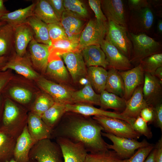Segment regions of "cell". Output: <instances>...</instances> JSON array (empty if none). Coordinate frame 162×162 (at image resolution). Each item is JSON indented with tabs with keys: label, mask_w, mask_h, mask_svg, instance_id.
<instances>
[{
	"label": "cell",
	"mask_w": 162,
	"mask_h": 162,
	"mask_svg": "<svg viewBox=\"0 0 162 162\" xmlns=\"http://www.w3.org/2000/svg\"><path fill=\"white\" fill-rule=\"evenodd\" d=\"M102 127L90 116L66 112L53 130L51 139L62 137L81 142L88 153L109 150L102 137Z\"/></svg>",
	"instance_id": "obj_1"
},
{
	"label": "cell",
	"mask_w": 162,
	"mask_h": 162,
	"mask_svg": "<svg viewBox=\"0 0 162 162\" xmlns=\"http://www.w3.org/2000/svg\"><path fill=\"white\" fill-rule=\"evenodd\" d=\"M28 113L26 108L5 97L0 128L17 139L27 125Z\"/></svg>",
	"instance_id": "obj_2"
},
{
	"label": "cell",
	"mask_w": 162,
	"mask_h": 162,
	"mask_svg": "<svg viewBox=\"0 0 162 162\" xmlns=\"http://www.w3.org/2000/svg\"><path fill=\"white\" fill-rule=\"evenodd\" d=\"M132 49L130 61L131 64H139L144 58L154 54L162 53V44L147 34H134L128 32Z\"/></svg>",
	"instance_id": "obj_3"
},
{
	"label": "cell",
	"mask_w": 162,
	"mask_h": 162,
	"mask_svg": "<svg viewBox=\"0 0 162 162\" xmlns=\"http://www.w3.org/2000/svg\"><path fill=\"white\" fill-rule=\"evenodd\" d=\"M29 157V160L35 162H64L60 146L50 139L36 142L31 148Z\"/></svg>",
	"instance_id": "obj_4"
},
{
	"label": "cell",
	"mask_w": 162,
	"mask_h": 162,
	"mask_svg": "<svg viewBox=\"0 0 162 162\" xmlns=\"http://www.w3.org/2000/svg\"><path fill=\"white\" fill-rule=\"evenodd\" d=\"M154 21V12L151 5L131 11L128 21V31L134 34L151 33Z\"/></svg>",
	"instance_id": "obj_5"
},
{
	"label": "cell",
	"mask_w": 162,
	"mask_h": 162,
	"mask_svg": "<svg viewBox=\"0 0 162 162\" xmlns=\"http://www.w3.org/2000/svg\"><path fill=\"white\" fill-rule=\"evenodd\" d=\"M92 118L102 127L106 133L117 136L137 140L141 136L129 123L124 120L101 116H94Z\"/></svg>",
	"instance_id": "obj_6"
},
{
	"label": "cell",
	"mask_w": 162,
	"mask_h": 162,
	"mask_svg": "<svg viewBox=\"0 0 162 162\" xmlns=\"http://www.w3.org/2000/svg\"><path fill=\"white\" fill-rule=\"evenodd\" d=\"M105 38L113 44L124 55L130 59L132 45L128 34V28L107 20Z\"/></svg>",
	"instance_id": "obj_7"
},
{
	"label": "cell",
	"mask_w": 162,
	"mask_h": 162,
	"mask_svg": "<svg viewBox=\"0 0 162 162\" xmlns=\"http://www.w3.org/2000/svg\"><path fill=\"white\" fill-rule=\"evenodd\" d=\"M101 134L110 140L113 143L112 145L108 144V148L113 149L123 159L129 158L136 149L152 144L148 142L145 139L141 142H139L137 140L118 137L106 132H102Z\"/></svg>",
	"instance_id": "obj_8"
},
{
	"label": "cell",
	"mask_w": 162,
	"mask_h": 162,
	"mask_svg": "<svg viewBox=\"0 0 162 162\" xmlns=\"http://www.w3.org/2000/svg\"><path fill=\"white\" fill-rule=\"evenodd\" d=\"M107 22H98L96 18L90 19L88 22L80 37L78 45L80 51L89 45H100L106 36Z\"/></svg>",
	"instance_id": "obj_9"
},
{
	"label": "cell",
	"mask_w": 162,
	"mask_h": 162,
	"mask_svg": "<svg viewBox=\"0 0 162 162\" xmlns=\"http://www.w3.org/2000/svg\"><path fill=\"white\" fill-rule=\"evenodd\" d=\"M35 82L39 87L49 94L55 102L65 105L73 104L72 94L74 91L70 88L41 76Z\"/></svg>",
	"instance_id": "obj_10"
},
{
	"label": "cell",
	"mask_w": 162,
	"mask_h": 162,
	"mask_svg": "<svg viewBox=\"0 0 162 162\" xmlns=\"http://www.w3.org/2000/svg\"><path fill=\"white\" fill-rule=\"evenodd\" d=\"M8 69L13 70L29 80L36 81L40 76L33 67L27 52L22 57L18 56L16 52L9 56L7 63L1 70L4 71Z\"/></svg>",
	"instance_id": "obj_11"
},
{
	"label": "cell",
	"mask_w": 162,
	"mask_h": 162,
	"mask_svg": "<svg viewBox=\"0 0 162 162\" xmlns=\"http://www.w3.org/2000/svg\"><path fill=\"white\" fill-rule=\"evenodd\" d=\"M100 45L105 55L109 68L124 71L133 68L130 60L107 40L105 38Z\"/></svg>",
	"instance_id": "obj_12"
},
{
	"label": "cell",
	"mask_w": 162,
	"mask_h": 162,
	"mask_svg": "<svg viewBox=\"0 0 162 162\" xmlns=\"http://www.w3.org/2000/svg\"><path fill=\"white\" fill-rule=\"evenodd\" d=\"M60 56L62 57L74 82L76 83L83 78H86L87 69L81 51H70Z\"/></svg>",
	"instance_id": "obj_13"
},
{
	"label": "cell",
	"mask_w": 162,
	"mask_h": 162,
	"mask_svg": "<svg viewBox=\"0 0 162 162\" xmlns=\"http://www.w3.org/2000/svg\"><path fill=\"white\" fill-rule=\"evenodd\" d=\"M28 47V55L33 67L36 70L45 73L50 54L49 46L37 42L34 38Z\"/></svg>",
	"instance_id": "obj_14"
},
{
	"label": "cell",
	"mask_w": 162,
	"mask_h": 162,
	"mask_svg": "<svg viewBox=\"0 0 162 162\" xmlns=\"http://www.w3.org/2000/svg\"><path fill=\"white\" fill-rule=\"evenodd\" d=\"M55 139L61 149L64 162H84L88 153L82 143H74L62 137Z\"/></svg>",
	"instance_id": "obj_15"
},
{
	"label": "cell",
	"mask_w": 162,
	"mask_h": 162,
	"mask_svg": "<svg viewBox=\"0 0 162 162\" xmlns=\"http://www.w3.org/2000/svg\"><path fill=\"white\" fill-rule=\"evenodd\" d=\"M142 92L148 106L154 107L158 104L162 102V82L154 76L144 73Z\"/></svg>",
	"instance_id": "obj_16"
},
{
	"label": "cell",
	"mask_w": 162,
	"mask_h": 162,
	"mask_svg": "<svg viewBox=\"0 0 162 162\" xmlns=\"http://www.w3.org/2000/svg\"><path fill=\"white\" fill-rule=\"evenodd\" d=\"M66 112H71L86 116H101L116 118L125 121L132 126L135 119H128L121 113L106 111L96 108L93 105L84 103L69 104L65 105Z\"/></svg>",
	"instance_id": "obj_17"
},
{
	"label": "cell",
	"mask_w": 162,
	"mask_h": 162,
	"mask_svg": "<svg viewBox=\"0 0 162 162\" xmlns=\"http://www.w3.org/2000/svg\"><path fill=\"white\" fill-rule=\"evenodd\" d=\"M118 72L124 83L125 92L124 98L127 100L137 87L143 85L144 72L140 63L129 70L119 71Z\"/></svg>",
	"instance_id": "obj_18"
},
{
	"label": "cell",
	"mask_w": 162,
	"mask_h": 162,
	"mask_svg": "<svg viewBox=\"0 0 162 162\" xmlns=\"http://www.w3.org/2000/svg\"><path fill=\"white\" fill-rule=\"evenodd\" d=\"M101 7L107 20L126 27L128 22L123 1L121 0H101Z\"/></svg>",
	"instance_id": "obj_19"
},
{
	"label": "cell",
	"mask_w": 162,
	"mask_h": 162,
	"mask_svg": "<svg viewBox=\"0 0 162 162\" xmlns=\"http://www.w3.org/2000/svg\"><path fill=\"white\" fill-rule=\"evenodd\" d=\"M27 127L30 135L36 142L51 139L53 129L47 125L40 116L30 111L28 113Z\"/></svg>",
	"instance_id": "obj_20"
},
{
	"label": "cell",
	"mask_w": 162,
	"mask_h": 162,
	"mask_svg": "<svg viewBox=\"0 0 162 162\" xmlns=\"http://www.w3.org/2000/svg\"><path fill=\"white\" fill-rule=\"evenodd\" d=\"M36 142L30 135L27 125L16 139L13 159L16 162H29L30 150Z\"/></svg>",
	"instance_id": "obj_21"
},
{
	"label": "cell",
	"mask_w": 162,
	"mask_h": 162,
	"mask_svg": "<svg viewBox=\"0 0 162 162\" xmlns=\"http://www.w3.org/2000/svg\"><path fill=\"white\" fill-rule=\"evenodd\" d=\"M14 28L15 52L17 56L22 57L26 54L28 45L34 38V33L30 26L26 22Z\"/></svg>",
	"instance_id": "obj_22"
},
{
	"label": "cell",
	"mask_w": 162,
	"mask_h": 162,
	"mask_svg": "<svg viewBox=\"0 0 162 162\" xmlns=\"http://www.w3.org/2000/svg\"><path fill=\"white\" fill-rule=\"evenodd\" d=\"M143 85L137 87L130 98L126 100L125 108L121 113L125 118L135 119L142 110L148 106L143 96Z\"/></svg>",
	"instance_id": "obj_23"
},
{
	"label": "cell",
	"mask_w": 162,
	"mask_h": 162,
	"mask_svg": "<svg viewBox=\"0 0 162 162\" xmlns=\"http://www.w3.org/2000/svg\"><path fill=\"white\" fill-rule=\"evenodd\" d=\"M60 22L68 38L79 42L84 26L85 20L70 15L65 11L62 16Z\"/></svg>",
	"instance_id": "obj_24"
},
{
	"label": "cell",
	"mask_w": 162,
	"mask_h": 162,
	"mask_svg": "<svg viewBox=\"0 0 162 162\" xmlns=\"http://www.w3.org/2000/svg\"><path fill=\"white\" fill-rule=\"evenodd\" d=\"M86 66L108 68L105 55L99 45H92L85 47L81 51Z\"/></svg>",
	"instance_id": "obj_25"
},
{
	"label": "cell",
	"mask_w": 162,
	"mask_h": 162,
	"mask_svg": "<svg viewBox=\"0 0 162 162\" xmlns=\"http://www.w3.org/2000/svg\"><path fill=\"white\" fill-rule=\"evenodd\" d=\"M52 79L60 82L69 79L68 70L60 56L50 53L45 73Z\"/></svg>",
	"instance_id": "obj_26"
},
{
	"label": "cell",
	"mask_w": 162,
	"mask_h": 162,
	"mask_svg": "<svg viewBox=\"0 0 162 162\" xmlns=\"http://www.w3.org/2000/svg\"><path fill=\"white\" fill-rule=\"evenodd\" d=\"M2 94L4 97L14 99L25 106L31 103L34 96L33 92L28 88L18 85L13 86L9 82Z\"/></svg>",
	"instance_id": "obj_27"
},
{
	"label": "cell",
	"mask_w": 162,
	"mask_h": 162,
	"mask_svg": "<svg viewBox=\"0 0 162 162\" xmlns=\"http://www.w3.org/2000/svg\"><path fill=\"white\" fill-rule=\"evenodd\" d=\"M14 28L6 23L0 26V56L9 57L16 52Z\"/></svg>",
	"instance_id": "obj_28"
},
{
	"label": "cell",
	"mask_w": 162,
	"mask_h": 162,
	"mask_svg": "<svg viewBox=\"0 0 162 162\" xmlns=\"http://www.w3.org/2000/svg\"><path fill=\"white\" fill-rule=\"evenodd\" d=\"M36 5L34 1L28 6L20 8L4 15L1 21L5 22L13 28L26 22L30 17L34 15V10Z\"/></svg>",
	"instance_id": "obj_29"
},
{
	"label": "cell",
	"mask_w": 162,
	"mask_h": 162,
	"mask_svg": "<svg viewBox=\"0 0 162 162\" xmlns=\"http://www.w3.org/2000/svg\"><path fill=\"white\" fill-rule=\"evenodd\" d=\"M31 28L34 34V38L38 42L49 46L52 42L48 33L47 24L33 15L27 20L26 22Z\"/></svg>",
	"instance_id": "obj_30"
},
{
	"label": "cell",
	"mask_w": 162,
	"mask_h": 162,
	"mask_svg": "<svg viewBox=\"0 0 162 162\" xmlns=\"http://www.w3.org/2000/svg\"><path fill=\"white\" fill-rule=\"evenodd\" d=\"M72 98L73 104L84 103L100 106V94L95 92L88 80L82 88L73 91Z\"/></svg>",
	"instance_id": "obj_31"
},
{
	"label": "cell",
	"mask_w": 162,
	"mask_h": 162,
	"mask_svg": "<svg viewBox=\"0 0 162 162\" xmlns=\"http://www.w3.org/2000/svg\"><path fill=\"white\" fill-rule=\"evenodd\" d=\"M100 94V109L104 110L112 109L118 113H121L124 110L126 100L124 97L109 93L105 90Z\"/></svg>",
	"instance_id": "obj_32"
},
{
	"label": "cell",
	"mask_w": 162,
	"mask_h": 162,
	"mask_svg": "<svg viewBox=\"0 0 162 162\" xmlns=\"http://www.w3.org/2000/svg\"><path fill=\"white\" fill-rule=\"evenodd\" d=\"M108 74L105 68L99 66H92L87 69L86 79L93 88L100 94L104 90Z\"/></svg>",
	"instance_id": "obj_33"
},
{
	"label": "cell",
	"mask_w": 162,
	"mask_h": 162,
	"mask_svg": "<svg viewBox=\"0 0 162 162\" xmlns=\"http://www.w3.org/2000/svg\"><path fill=\"white\" fill-rule=\"evenodd\" d=\"M35 2L36 5L33 13L34 16L47 24H61L47 0H37Z\"/></svg>",
	"instance_id": "obj_34"
},
{
	"label": "cell",
	"mask_w": 162,
	"mask_h": 162,
	"mask_svg": "<svg viewBox=\"0 0 162 162\" xmlns=\"http://www.w3.org/2000/svg\"><path fill=\"white\" fill-rule=\"evenodd\" d=\"M118 71L113 68L109 69L104 90L124 97V86L123 79Z\"/></svg>",
	"instance_id": "obj_35"
},
{
	"label": "cell",
	"mask_w": 162,
	"mask_h": 162,
	"mask_svg": "<svg viewBox=\"0 0 162 162\" xmlns=\"http://www.w3.org/2000/svg\"><path fill=\"white\" fill-rule=\"evenodd\" d=\"M16 139L0 128V162L13 159Z\"/></svg>",
	"instance_id": "obj_36"
},
{
	"label": "cell",
	"mask_w": 162,
	"mask_h": 162,
	"mask_svg": "<svg viewBox=\"0 0 162 162\" xmlns=\"http://www.w3.org/2000/svg\"><path fill=\"white\" fill-rule=\"evenodd\" d=\"M66 112L65 105L55 102L41 117L47 125L53 130Z\"/></svg>",
	"instance_id": "obj_37"
},
{
	"label": "cell",
	"mask_w": 162,
	"mask_h": 162,
	"mask_svg": "<svg viewBox=\"0 0 162 162\" xmlns=\"http://www.w3.org/2000/svg\"><path fill=\"white\" fill-rule=\"evenodd\" d=\"M55 102L48 94L43 91L38 92L29 108L30 111L40 117Z\"/></svg>",
	"instance_id": "obj_38"
},
{
	"label": "cell",
	"mask_w": 162,
	"mask_h": 162,
	"mask_svg": "<svg viewBox=\"0 0 162 162\" xmlns=\"http://www.w3.org/2000/svg\"><path fill=\"white\" fill-rule=\"evenodd\" d=\"M65 12L83 20L88 17V12L84 2L80 0H63Z\"/></svg>",
	"instance_id": "obj_39"
},
{
	"label": "cell",
	"mask_w": 162,
	"mask_h": 162,
	"mask_svg": "<svg viewBox=\"0 0 162 162\" xmlns=\"http://www.w3.org/2000/svg\"><path fill=\"white\" fill-rule=\"evenodd\" d=\"M79 42L64 39L52 42L49 46L50 53L60 56L65 53L73 51L79 50Z\"/></svg>",
	"instance_id": "obj_40"
},
{
	"label": "cell",
	"mask_w": 162,
	"mask_h": 162,
	"mask_svg": "<svg viewBox=\"0 0 162 162\" xmlns=\"http://www.w3.org/2000/svg\"><path fill=\"white\" fill-rule=\"evenodd\" d=\"M114 151L109 150L94 153H88L84 162H123Z\"/></svg>",
	"instance_id": "obj_41"
},
{
	"label": "cell",
	"mask_w": 162,
	"mask_h": 162,
	"mask_svg": "<svg viewBox=\"0 0 162 162\" xmlns=\"http://www.w3.org/2000/svg\"><path fill=\"white\" fill-rule=\"evenodd\" d=\"M140 63L144 73L154 75L156 70L162 67V53H157L147 57L142 60Z\"/></svg>",
	"instance_id": "obj_42"
},
{
	"label": "cell",
	"mask_w": 162,
	"mask_h": 162,
	"mask_svg": "<svg viewBox=\"0 0 162 162\" xmlns=\"http://www.w3.org/2000/svg\"><path fill=\"white\" fill-rule=\"evenodd\" d=\"M47 25L49 35L52 42L68 38L61 24L51 23L48 24Z\"/></svg>",
	"instance_id": "obj_43"
},
{
	"label": "cell",
	"mask_w": 162,
	"mask_h": 162,
	"mask_svg": "<svg viewBox=\"0 0 162 162\" xmlns=\"http://www.w3.org/2000/svg\"><path fill=\"white\" fill-rule=\"evenodd\" d=\"M154 145L141 148L129 158L124 159L123 162H144L149 153L153 149Z\"/></svg>",
	"instance_id": "obj_44"
},
{
	"label": "cell",
	"mask_w": 162,
	"mask_h": 162,
	"mask_svg": "<svg viewBox=\"0 0 162 162\" xmlns=\"http://www.w3.org/2000/svg\"><path fill=\"white\" fill-rule=\"evenodd\" d=\"M147 123L139 115L135 120L132 127L140 134L143 135L147 138L150 139L152 138V134Z\"/></svg>",
	"instance_id": "obj_45"
},
{
	"label": "cell",
	"mask_w": 162,
	"mask_h": 162,
	"mask_svg": "<svg viewBox=\"0 0 162 162\" xmlns=\"http://www.w3.org/2000/svg\"><path fill=\"white\" fill-rule=\"evenodd\" d=\"M89 4L95 14L97 21L99 22H105L107 20L102 11L101 0H89Z\"/></svg>",
	"instance_id": "obj_46"
},
{
	"label": "cell",
	"mask_w": 162,
	"mask_h": 162,
	"mask_svg": "<svg viewBox=\"0 0 162 162\" xmlns=\"http://www.w3.org/2000/svg\"><path fill=\"white\" fill-rule=\"evenodd\" d=\"M12 70L8 69L5 71L0 70V94L3 91L13 77Z\"/></svg>",
	"instance_id": "obj_47"
},
{
	"label": "cell",
	"mask_w": 162,
	"mask_h": 162,
	"mask_svg": "<svg viewBox=\"0 0 162 162\" xmlns=\"http://www.w3.org/2000/svg\"><path fill=\"white\" fill-rule=\"evenodd\" d=\"M47 0L60 21L62 14L65 11L63 4V0Z\"/></svg>",
	"instance_id": "obj_48"
},
{
	"label": "cell",
	"mask_w": 162,
	"mask_h": 162,
	"mask_svg": "<svg viewBox=\"0 0 162 162\" xmlns=\"http://www.w3.org/2000/svg\"><path fill=\"white\" fill-rule=\"evenodd\" d=\"M153 110L154 118L153 122L156 126L161 129L162 131V102L156 105Z\"/></svg>",
	"instance_id": "obj_49"
},
{
	"label": "cell",
	"mask_w": 162,
	"mask_h": 162,
	"mask_svg": "<svg viewBox=\"0 0 162 162\" xmlns=\"http://www.w3.org/2000/svg\"><path fill=\"white\" fill-rule=\"evenodd\" d=\"M128 5L131 10H135L148 7L150 5L148 0H128Z\"/></svg>",
	"instance_id": "obj_50"
},
{
	"label": "cell",
	"mask_w": 162,
	"mask_h": 162,
	"mask_svg": "<svg viewBox=\"0 0 162 162\" xmlns=\"http://www.w3.org/2000/svg\"><path fill=\"white\" fill-rule=\"evenodd\" d=\"M140 116L147 123L153 122L154 118L153 108L148 106L146 107L142 110Z\"/></svg>",
	"instance_id": "obj_51"
},
{
	"label": "cell",
	"mask_w": 162,
	"mask_h": 162,
	"mask_svg": "<svg viewBox=\"0 0 162 162\" xmlns=\"http://www.w3.org/2000/svg\"><path fill=\"white\" fill-rule=\"evenodd\" d=\"M156 148L155 160L156 162H162V137L155 146Z\"/></svg>",
	"instance_id": "obj_52"
},
{
	"label": "cell",
	"mask_w": 162,
	"mask_h": 162,
	"mask_svg": "<svg viewBox=\"0 0 162 162\" xmlns=\"http://www.w3.org/2000/svg\"><path fill=\"white\" fill-rule=\"evenodd\" d=\"M156 148L155 146L147 156L144 162H156L155 160Z\"/></svg>",
	"instance_id": "obj_53"
},
{
	"label": "cell",
	"mask_w": 162,
	"mask_h": 162,
	"mask_svg": "<svg viewBox=\"0 0 162 162\" xmlns=\"http://www.w3.org/2000/svg\"><path fill=\"white\" fill-rule=\"evenodd\" d=\"M4 2V0H0V22L1 21L2 17L5 14L10 12L5 6Z\"/></svg>",
	"instance_id": "obj_54"
},
{
	"label": "cell",
	"mask_w": 162,
	"mask_h": 162,
	"mask_svg": "<svg viewBox=\"0 0 162 162\" xmlns=\"http://www.w3.org/2000/svg\"><path fill=\"white\" fill-rule=\"evenodd\" d=\"M5 97L2 94H0V123L2 121L4 110Z\"/></svg>",
	"instance_id": "obj_55"
},
{
	"label": "cell",
	"mask_w": 162,
	"mask_h": 162,
	"mask_svg": "<svg viewBox=\"0 0 162 162\" xmlns=\"http://www.w3.org/2000/svg\"><path fill=\"white\" fill-rule=\"evenodd\" d=\"M154 76L162 82V67L157 68L154 74Z\"/></svg>",
	"instance_id": "obj_56"
},
{
	"label": "cell",
	"mask_w": 162,
	"mask_h": 162,
	"mask_svg": "<svg viewBox=\"0 0 162 162\" xmlns=\"http://www.w3.org/2000/svg\"><path fill=\"white\" fill-rule=\"evenodd\" d=\"M8 59V57L0 56V70L5 66Z\"/></svg>",
	"instance_id": "obj_57"
},
{
	"label": "cell",
	"mask_w": 162,
	"mask_h": 162,
	"mask_svg": "<svg viewBox=\"0 0 162 162\" xmlns=\"http://www.w3.org/2000/svg\"><path fill=\"white\" fill-rule=\"evenodd\" d=\"M149 3L152 7V6L156 7L162 5V1L158 0H148Z\"/></svg>",
	"instance_id": "obj_58"
},
{
	"label": "cell",
	"mask_w": 162,
	"mask_h": 162,
	"mask_svg": "<svg viewBox=\"0 0 162 162\" xmlns=\"http://www.w3.org/2000/svg\"><path fill=\"white\" fill-rule=\"evenodd\" d=\"M157 32L159 35H161L162 34V21L159 20L157 25Z\"/></svg>",
	"instance_id": "obj_59"
},
{
	"label": "cell",
	"mask_w": 162,
	"mask_h": 162,
	"mask_svg": "<svg viewBox=\"0 0 162 162\" xmlns=\"http://www.w3.org/2000/svg\"><path fill=\"white\" fill-rule=\"evenodd\" d=\"M4 162H16L13 159H12L8 161H7ZM29 162H35V161L30 160Z\"/></svg>",
	"instance_id": "obj_60"
},
{
	"label": "cell",
	"mask_w": 162,
	"mask_h": 162,
	"mask_svg": "<svg viewBox=\"0 0 162 162\" xmlns=\"http://www.w3.org/2000/svg\"><path fill=\"white\" fill-rule=\"evenodd\" d=\"M7 23L5 22V21H1L0 22V26H2L5 24Z\"/></svg>",
	"instance_id": "obj_61"
}]
</instances>
